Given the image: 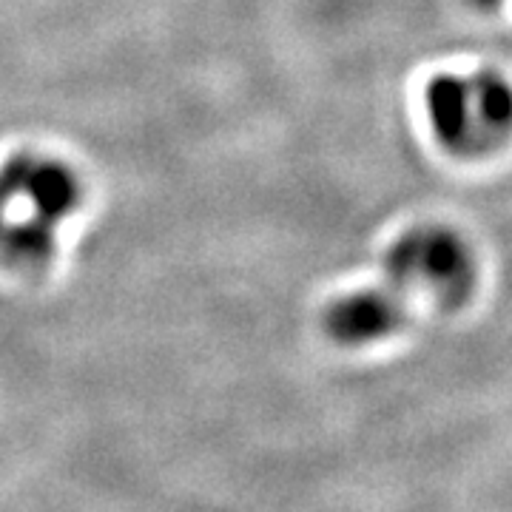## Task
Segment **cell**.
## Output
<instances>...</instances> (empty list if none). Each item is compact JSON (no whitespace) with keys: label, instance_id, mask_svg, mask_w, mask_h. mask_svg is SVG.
<instances>
[{"label":"cell","instance_id":"obj_1","mask_svg":"<svg viewBox=\"0 0 512 512\" xmlns=\"http://www.w3.org/2000/svg\"><path fill=\"white\" fill-rule=\"evenodd\" d=\"M86 205L80 168L46 148H18L0 160V271L46 274L66 228Z\"/></svg>","mask_w":512,"mask_h":512},{"label":"cell","instance_id":"obj_2","mask_svg":"<svg viewBox=\"0 0 512 512\" xmlns=\"http://www.w3.org/2000/svg\"><path fill=\"white\" fill-rule=\"evenodd\" d=\"M421 106L433 140L461 160L493 154L512 140V83L495 69L433 74Z\"/></svg>","mask_w":512,"mask_h":512},{"label":"cell","instance_id":"obj_5","mask_svg":"<svg viewBox=\"0 0 512 512\" xmlns=\"http://www.w3.org/2000/svg\"><path fill=\"white\" fill-rule=\"evenodd\" d=\"M473 9L478 12H501V9H507L512 0H467Z\"/></svg>","mask_w":512,"mask_h":512},{"label":"cell","instance_id":"obj_3","mask_svg":"<svg viewBox=\"0 0 512 512\" xmlns=\"http://www.w3.org/2000/svg\"><path fill=\"white\" fill-rule=\"evenodd\" d=\"M384 282L407 299H427L441 308H461L478 282L476 251L450 225L419 222L387 245Z\"/></svg>","mask_w":512,"mask_h":512},{"label":"cell","instance_id":"obj_4","mask_svg":"<svg viewBox=\"0 0 512 512\" xmlns=\"http://www.w3.org/2000/svg\"><path fill=\"white\" fill-rule=\"evenodd\" d=\"M407 296L384 285H365L333 296L322 308V330L339 348H370L393 339L410 322Z\"/></svg>","mask_w":512,"mask_h":512}]
</instances>
